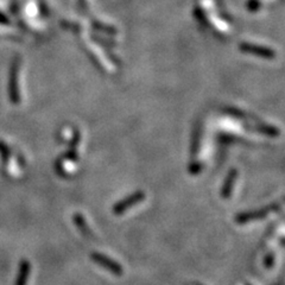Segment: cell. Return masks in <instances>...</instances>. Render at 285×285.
<instances>
[{
  "instance_id": "1",
  "label": "cell",
  "mask_w": 285,
  "mask_h": 285,
  "mask_svg": "<svg viewBox=\"0 0 285 285\" xmlns=\"http://www.w3.org/2000/svg\"><path fill=\"white\" fill-rule=\"evenodd\" d=\"M90 259H92L94 263L99 264V265L102 266L104 269L108 270L111 274L117 275V276L123 275L124 270H123V268H121L120 264L117 263L113 259H111V258H108L107 256H105V254L92 253L90 254Z\"/></svg>"
},
{
  "instance_id": "2",
  "label": "cell",
  "mask_w": 285,
  "mask_h": 285,
  "mask_svg": "<svg viewBox=\"0 0 285 285\" xmlns=\"http://www.w3.org/2000/svg\"><path fill=\"white\" fill-rule=\"evenodd\" d=\"M142 199H144V194L142 193L135 194V195L130 196V198H127L126 200H124V201L118 203V205L113 208V213L117 215L123 214L124 212H126L130 207H132V206L137 205L138 202H141Z\"/></svg>"
},
{
  "instance_id": "3",
  "label": "cell",
  "mask_w": 285,
  "mask_h": 285,
  "mask_svg": "<svg viewBox=\"0 0 285 285\" xmlns=\"http://www.w3.org/2000/svg\"><path fill=\"white\" fill-rule=\"evenodd\" d=\"M270 208L262 209V211H257V212H250V213H242L240 215L235 217V222L238 223H247L251 222V221H256L260 220L265 216L266 214L269 213Z\"/></svg>"
},
{
  "instance_id": "4",
  "label": "cell",
  "mask_w": 285,
  "mask_h": 285,
  "mask_svg": "<svg viewBox=\"0 0 285 285\" xmlns=\"http://www.w3.org/2000/svg\"><path fill=\"white\" fill-rule=\"evenodd\" d=\"M74 223L78 227L80 232L82 233L84 236H88V238H92V236H93L92 232H90L89 227H88L87 222H86V221H84V219L82 217V215L75 214L74 215Z\"/></svg>"
},
{
  "instance_id": "5",
  "label": "cell",
  "mask_w": 285,
  "mask_h": 285,
  "mask_svg": "<svg viewBox=\"0 0 285 285\" xmlns=\"http://www.w3.org/2000/svg\"><path fill=\"white\" fill-rule=\"evenodd\" d=\"M29 274H30V264L28 262H23L22 268H20L19 277H18L17 281V285H25L26 281H28Z\"/></svg>"
},
{
  "instance_id": "6",
  "label": "cell",
  "mask_w": 285,
  "mask_h": 285,
  "mask_svg": "<svg viewBox=\"0 0 285 285\" xmlns=\"http://www.w3.org/2000/svg\"><path fill=\"white\" fill-rule=\"evenodd\" d=\"M274 263H275V256L274 253H269L268 256L265 257V260H264V264H265V268H272L274 266Z\"/></svg>"
},
{
  "instance_id": "7",
  "label": "cell",
  "mask_w": 285,
  "mask_h": 285,
  "mask_svg": "<svg viewBox=\"0 0 285 285\" xmlns=\"http://www.w3.org/2000/svg\"><path fill=\"white\" fill-rule=\"evenodd\" d=\"M246 285H250V284H246Z\"/></svg>"
},
{
  "instance_id": "8",
  "label": "cell",
  "mask_w": 285,
  "mask_h": 285,
  "mask_svg": "<svg viewBox=\"0 0 285 285\" xmlns=\"http://www.w3.org/2000/svg\"><path fill=\"white\" fill-rule=\"evenodd\" d=\"M277 285H281V284H277Z\"/></svg>"
}]
</instances>
